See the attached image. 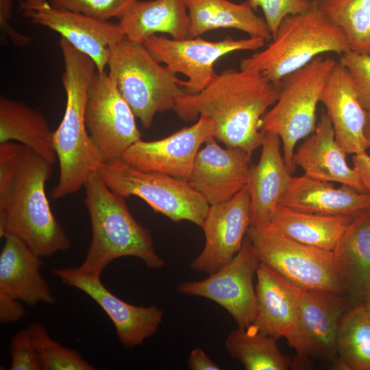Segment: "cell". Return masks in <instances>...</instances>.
<instances>
[{"label": "cell", "mask_w": 370, "mask_h": 370, "mask_svg": "<svg viewBox=\"0 0 370 370\" xmlns=\"http://www.w3.org/2000/svg\"><path fill=\"white\" fill-rule=\"evenodd\" d=\"M23 145L14 141L0 143V214L9 202Z\"/></svg>", "instance_id": "cell-35"}, {"label": "cell", "mask_w": 370, "mask_h": 370, "mask_svg": "<svg viewBox=\"0 0 370 370\" xmlns=\"http://www.w3.org/2000/svg\"><path fill=\"white\" fill-rule=\"evenodd\" d=\"M13 0H0V29L3 40L8 38L16 47H24L30 44L32 38L23 34L11 27Z\"/></svg>", "instance_id": "cell-39"}, {"label": "cell", "mask_w": 370, "mask_h": 370, "mask_svg": "<svg viewBox=\"0 0 370 370\" xmlns=\"http://www.w3.org/2000/svg\"><path fill=\"white\" fill-rule=\"evenodd\" d=\"M190 370H219L221 368L214 363L201 348L192 350L188 361Z\"/></svg>", "instance_id": "cell-42"}, {"label": "cell", "mask_w": 370, "mask_h": 370, "mask_svg": "<svg viewBox=\"0 0 370 370\" xmlns=\"http://www.w3.org/2000/svg\"><path fill=\"white\" fill-rule=\"evenodd\" d=\"M276 134L264 132L260 159L252 166L247 187L250 195V226L271 223L292 175Z\"/></svg>", "instance_id": "cell-22"}, {"label": "cell", "mask_w": 370, "mask_h": 370, "mask_svg": "<svg viewBox=\"0 0 370 370\" xmlns=\"http://www.w3.org/2000/svg\"><path fill=\"white\" fill-rule=\"evenodd\" d=\"M251 157L238 147H221L214 137L197 153L190 182L208 204L224 202L247 184Z\"/></svg>", "instance_id": "cell-18"}, {"label": "cell", "mask_w": 370, "mask_h": 370, "mask_svg": "<svg viewBox=\"0 0 370 370\" xmlns=\"http://www.w3.org/2000/svg\"><path fill=\"white\" fill-rule=\"evenodd\" d=\"M259 37L235 40L230 37L209 41L195 37L176 40L155 34L143 41L151 55L175 74L187 77L182 80L186 93L194 94L207 87L217 77L214 64L224 56L238 51H256L265 45Z\"/></svg>", "instance_id": "cell-10"}, {"label": "cell", "mask_w": 370, "mask_h": 370, "mask_svg": "<svg viewBox=\"0 0 370 370\" xmlns=\"http://www.w3.org/2000/svg\"><path fill=\"white\" fill-rule=\"evenodd\" d=\"M278 94L279 84L260 73L228 69L200 92L180 97L173 110L186 122L200 116L210 118L214 123L217 140L251 156L264 137L261 119Z\"/></svg>", "instance_id": "cell-1"}, {"label": "cell", "mask_w": 370, "mask_h": 370, "mask_svg": "<svg viewBox=\"0 0 370 370\" xmlns=\"http://www.w3.org/2000/svg\"><path fill=\"white\" fill-rule=\"evenodd\" d=\"M52 273L62 284L84 292L104 310L125 348L140 345L162 321L164 312L158 306H138L121 299L106 288L101 277L82 273L77 267L55 268Z\"/></svg>", "instance_id": "cell-16"}, {"label": "cell", "mask_w": 370, "mask_h": 370, "mask_svg": "<svg viewBox=\"0 0 370 370\" xmlns=\"http://www.w3.org/2000/svg\"><path fill=\"white\" fill-rule=\"evenodd\" d=\"M310 178L306 175L292 176L280 204L310 213L325 215H353L370 208V194L341 184Z\"/></svg>", "instance_id": "cell-24"}, {"label": "cell", "mask_w": 370, "mask_h": 370, "mask_svg": "<svg viewBox=\"0 0 370 370\" xmlns=\"http://www.w3.org/2000/svg\"><path fill=\"white\" fill-rule=\"evenodd\" d=\"M249 226L250 195L246 185L230 199L210 206L201 226L204 247L190 267L208 275L221 269L241 249Z\"/></svg>", "instance_id": "cell-17"}, {"label": "cell", "mask_w": 370, "mask_h": 370, "mask_svg": "<svg viewBox=\"0 0 370 370\" xmlns=\"http://www.w3.org/2000/svg\"><path fill=\"white\" fill-rule=\"evenodd\" d=\"M260 262L246 234L241 249L229 263L204 280L179 284L177 291L216 302L231 314L238 327H247L256 315L253 279Z\"/></svg>", "instance_id": "cell-12"}, {"label": "cell", "mask_w": 370, "mask_h": 370, "mask_svg": "<svg viewBox=\"0 0 370 370\" xmlns=\"http://www.w3.org/2000/svg\"><path fill=\"white\" fill-rule=\"evenodd\" d=\"M247 1L254 10L258 8L262 9L272 38L275 35L284 17L304 12L312 3V1L310 0H247Z\"/></svg>", "instance_id": "cell-37"}, {"label": "cell", "mask_w": 370, "mask_h": 370, "mask_svg": "<svg viewBox=\"0 0 370 370\" xmlns=\"http://www.w3.org/2000/svg\"><path fill=\"white\" fill-rule=\"evenodd\" d=\"M345 35L350 50L370 54V0H314Z\"/></svg>", "instance_id": "cell-32"}, {"label": "cell", "mask_w": 370, "mask_h": 370, "mask_svg": "<svg viewBox=\"0 0 370 370\" xmlns=\"http://www.w3.org/2000/svg\"><path fill=\"white\" fill-rule=\"evenodd\" d=\"M52 164L23 145L11 197L0 214V237L8 234L18 236L42 258L66 251L71 246L46 195Z\"/></svg>", "instance_id": "cell-4"}, {"label": "cell", "mask_w": 370, "mask_h": 370, "mask_svg": "<svg viewBox=\"0 0 370 370\" xmlns=\"http://www.w3.org/2000/svg\"><path fill=\"white\" fill-rule=\"evenodd\" d=\"M32 343L44 370H94L78 352L68 349L53 340L46 328L32 322L27 328Z\"/></svg>", "instance_id": "cell-33"}, {"label": "cell", "mask_w": 370, "mask_h": 370, "mask_svg": "<svg viewBox=\"0 0 370 370\" xmlns=\"http://www.w3.org/2000/svg\"><path fill=\"white\" fill-rule=\"evenodd\" d=\"M339 62L348 71L361 106L370 110V54L349 50L341 56Z\"/></svg>", "instance_id": "cell-36"}, {"label": "cell", "mask_w": 370, "mask_h": 370, "mask_svg": "<svg viewBox=\"0 0 370 370\" xmlns=\"http://www.w3.org/2000/svg\"><path fill=\"white\" fill-rule=\"evenodd\" d=\"M4 238L0 253V293L29 306L54 304L55 297L40 271L42 258L18 236L8 234Z\"/></svg>", "instance_id": "cell-23"}, {"label": "cell", "mask_w": 370, "mask_h": 370, "mask_svg": "<svg viewBox=\"0 0 370 370\" xmlns=\"http://www.w3.org/2000/svg\"><path fill=\"white\" fill-rule=\"evenodd\" d=\"M370 288V280H369V286H368V288Z\"/></svg>", "instance_id": "cell-45"}, {"label": "cell", "mask_w": 370, "mask_h": 370, "mask_svg": "<svg viewBox=\"0 0 370 370\" xmlns=\"http://www.w3.org/2000/svg\"><path fill=\"white\" fill-rule=\"evenodd\" d=\"M343 31L333 24L314 0L304 12L283 18L269 45L241 61V69L264 75L275 84L325 53L349 51Z\"/></svg>", "instance_id": "cell-5"}, {"label": "cell", "mask_w": 370, "mask_h": 370, "mask_svg": "<svg viewBox=\"0 0 370 370\" xmlns=\"http://www.w3.org/2000/svg\"><path fill=\"white\" fill-rule=\"evenodd\" d=\"M214 121L200 116L197 122L162 139L139 140L120 159L131 166L189 181L201 146L214 136Z\"/></svg>", "instance_id": "cell-15"}, {"label": "cell", "mask_w": 370, "mask_h": 370, "mask_svg": "<svg viewBox=\"0 0 370 370\" xmlns=\"http://www.w3.org/2000/svg\"><path fill=\"white\" fill-rule=\"evenodd\" d=\"M54 7L103 21L119 19L137 0H48Z\"/></svg>", "instance_id": "cell-34"}, {"label": "cell", "mask_w": 370, "mask_h": 370, "mask_svg": "<svg viewBox=\"0 0 370 370\" xmlns=\"http://www.w3.org/2000/svg\"><path fill=\"white\" fill-rule=\"evenodd\" d=\"M332 253L344 293L362 301L370 280V208L354 216Z\"/></svg>", "instance_id": "cell-25"}, {"label": "cell", "mask_w": 370, "mask_h": 370, "mask_svg": "<svg viewBox=\"0 0 370 370\" xmlns=\"http://www.w3.org/2000/svg\"><path fill=\"white\" fill-rule=\"evenodd\" d=\"M97 174L116 194L125 199L139 197L174 222L188 221L201 226L210 207L190 181L143 171L121 159L103 162Z\"/></svg>", "instance_id": "cell-8"}, {"label": "cell", "mask_w": 370, "mask_h": 370, "mask_svg": "<svg viewBox=\"0 0 370 370\" xmlns=\"http://www.w3.org/2000/svg\"><path fill=\"white\" fill-rule=\"evenodd\" d=\"M190 21V37L221 28L236 29L269 40L271 33L264 18L259 16L246 1L184 0Z\"/></svg>", "instance_id": "cell-27"}, {"label": "cell", "mask_w": 370, "mask_h": 370, "mask_svg": "<svg viewBox=\"0 0 370 370\" xmlns=\"http://www.w3.org/2000/svg\"><path fill=\"white\" fill-rule=\"evenodd\" d=\"M320 101L326 108L336 140L345 151L352 154L366 152L367 110L359 102L348 71L341 62H336L332 70Z\"/></svg>", "instance_id": "cell-19"}, {"label": "cell", "mask_w": 370, "mask_h": 370, "mask_svg": "<svg viewBox=\"0 0 370 370\" xmlns=\"http://www.w3.org/2000/svg\"><path fill=\"white\" fill-rule=\"evenodd\" d=\"M355 214L325 215L279 204L270 224L299 243L332 251Z\"/></svg>", "instance_id": "cell-29"}, {"label": "cell", "mask_w": 370, "mask_h": 370, "mask_svg": "<svg viewBox=\"0 0 370 370\" xmlns=\"http://www.w3.org/2000/svg\"><path fill=\"white\" fill-rule=\"evenodd\" d=\"M10 351V370L42 369L38 353L27 329L18 330L12 336Z\"/></svg>", "instance_id": "cell-38"}, {"label": "cell", "mask_w": 370, "mask_h": 370, "mask_svg": "<svg viewBox=\"0 0 370 370\" xmlns=\"http://www.w3.org/2000/svg\"><path fill=\"white\" fill-rule=\"evenodd\" d=\"M18 4L24 17L58 33L89 56L99 72L107 66L110 47L125 37L119 23L56 8L48 0H19Z\"/></svg>", "instance_id": "cell-14"}, {"label": "cell", "mask_w": 370, "mask_h": 370, "mask_svg": "<svg viewBox=\"0 0 370 370\" xmlns=\"http://www.w3.org/2000/svg\"><path fill=\"white\" fill-rule=\"evenodd\" d=\"M346 154L336 140L330 119L323 112L314 131L295 151L293 161L310 178L367 193L356 171L348 165Z\"/></svg>", "instance_id": "cell-20"}, {"label": "cell", "mask_w": 370, "mask_h": 370, "mask_svg": "<svg viewBox=\"0 0 370 370\" xmlns=\"http://www.w3.org/2000/svg\"><path fill=\"white\" fill-rule=\"evenodd\" d=\"M256 275L257 310L251 324L276 339L285 338L297 321L304 289L261 262Z\"/></svg>", "instance_id": "cell-21"}, {"label": "cell", "mask_w": 370, "mask_h": 370, "mask_svg": "<svg viewBox=\"0 0 370 370\" xmlns=\"http://www.w3.org/2000/svg\"><path fill=\"white\" fill-rule=\"evenodd\" d=\"M365 134L367 142L368 149L370 151V110H367V119L365 127Z\"/></svg>", "instance_id": "cell-43"}, {"label": "cell", "mask_w": 370, "mask_h": 370, "mask_svg": "<svg viewBox=\"0 0 370 370\" xmlns=\"http://www.w3.org/2000/svg\"><path fill=\"white\" fill-rule=\"evenodd\" d=\"M336 347L338 369L370 370V314L362 301L343 314Z\"/></svg>", "instance_id": "cell-31"}, {"label": "cell", "mask_w": 370, "mask_h": 370, "mask_svg": "<svg viewBox=\"0 0 370 370\" xmlns=\"http://www.w3.org/2000/svg\"><path fill=\"white\" fill-rule=\"evenodd\" d=\"M260 261L303 289L344 293L332 251L299 243L271 224L247 232Z\"/></svg>", "instance_id": "cell-9"}, {"label": "cell", "mask_w": 370, "mask_h": 370, "mask_svg": "<svg viewBox=\"0 0 370 370\" xmlns=\"http://www.w3.org/2000/svg\"><path fill=\"white\" fill-rule=\"evenodd\" d=\"M118 23L124 36L136 42L143 43L157 34H166L176 40L191 38L184 0H137Z\"/></svg>", "instance_id": "cell-26"}, {"label": "cell", "mask_w": 370, "mask_h": 370, "mask_svg": "<svg viewBox=\"0 0 370 370\" xmlns=\"http://www.w3.org/2000/svg\"><path fill=\"white\" fill-rule=\"evenodd\" d=\"M347 309L340 293L304 289L297 321L285 337L296 352L291 367L300 369L311 359L336 358V334Z\"/></svg>", "instance_id": "cell-13"}, {"label": "cell", "mask_w": 370, "mask_h": 370, "mask_svg": "<svg viewBox=\"0 0 370 370\" xmlns=\"http://www.w3.org/2000/svg\"><path fill=\"white\" fill-rule=\"evenodd\" d=\"M84 188L92 238L78 270L101 277L109 263L126 256L141 260L149 269L162 268L165 262L156 252L149 231L134 219L125 198L114 193L97 173Z\"/></svg>", "instance_id": "cell-3"}, {"label": "cell", "mask_w": 370, "mask_h": 370, "mask_svg": "<svg viewBox=\"0 0 370 370\" xmlns=\"http://www.w3.org/2000/svg\"><path fill=\"white\" fill-rule=\"evenodd\" d=\"M107 66L144 128L158 112L173 110L186 91L176 74L159 62L141 42L125 36L110 49Z\"/></svg>", "instance_id": "cell-6"}, {"label": "cell", "mask_w": 370, "mask_h": 370, "mask_svg": "<svg viewBox=\"0 0 370 370\" xmlns=\"http://www.w3.org/2000/svg\"><path fill=\"white\" fill-rule=\"evenodd\" d=\"M53 133L42 112L21 101L0 97V143L18 141L54 164L57 156Z\"/></svg>", "instance_id": "cell-28"}, {"label": "cell", "mask_w": 370, "mask_h": 370, "mask_svg": "<svg viewBox=\"0 0 370 370\" xmlns=\"http://www.w3.org/2000/svg\"><path fill=\"white\" fill-rule=\"evenodd\" d=\"M64 60L62 83L66 92L65 111L53 141L60 165L53 199L73 194L97 174L103 162L85 123L87 92L97 71L95 62L63 38L59 41Z\"/></svg>", "instance_id": "cell-2"}, {"label": "cell", "mask_w": 370, "mask_h": 370, "mask_svg": "<svg viewBox=\"0 0 370 370\" xmlns=\"http://www.w3.org/2000/svg\"><path fill=\"white\" fill-rule=\"evenodd\" d=\"M276 340L251 324L232 330L225 347L246 370H286L291 367L292 360L280 352Z\"/></svg>", "instance_id": "cell-30"}, {"label": "cell", "mask_w": 370, "mask_h": 370, "mask_svg": "<svg viewBox=\"0 0 370 370\" xmlns=\"http://www.w3.org/2000/svg\"><path fill=\"white\" fill-rule=\"evenodd\" d=\"M352 162L353 168L358 175L365 190L370 194V154L367 151L354 154Z\"/></svg>", "instance_id": "cell-41"}, {"label": "cell", "mask_w": 370, "mask_h": 370, "mask_svg": "<svg viewBox=\"0 0 370 370\" xmlns=\"http://www.w3.org/2000/svg\"><path fill=\"white\" fill-rule=\"evenodd\" d=\"M336 63L332 58L319 56L284 77L279 84L276 102L261 119V131L280 137L291 173L295 169L293 161L295 146L316 128L317 106Z\"/></svg>", "instance_id": "cell-7"}, {"label": "cell", "mask_w": 370, "mask_h": 370, "mask_svg": "<svg viewBox=\"0 0 370 370\" xmlns=\"http://www.w3.org/2000/svg\"><path fill=\"white\" fill-rule=\"evenodd\" d=\"M362 302L370 314V288L367 289Z\"/></svg>", "instance_id": "cell-44"}, {"label": "cell", "mask_w": 370, "mask_h": 370, "mask_svg": "<svg viewBox=\"0 0 370 370\" xmlns=\"http://www.w3.org/2000/svg\"><path fill=\"white\" fill-rule=\"evenodd\" d=\"M136 118L114 78L97 70L88 88L85 123L103 162L120 159L141 139Z\"/></svg>", "instance_id": "cell-11"}, {"label": "cell", "mask_w": 370, "mask_h": 370, "mask_svg": "<svg viewBox=\"0 0 370 370\" xmlns=\"http://www.w3.org/2000/svg\"><path fill=\"white\" fill-rule=\"evenodd\" d=\"M23 301L0 293V323H15L25 314Z\"/></svg>", "instance_id": "cell-40"}]
</instances>
